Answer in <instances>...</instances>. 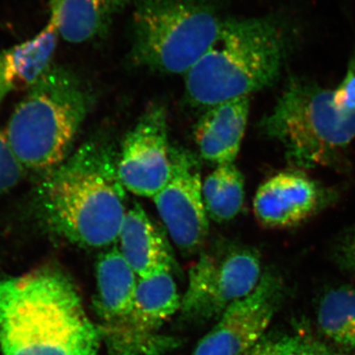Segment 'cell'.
<instances>
[{
  "label": "cell",
  "mask_w": 355,
  "mask_h": 355,
  "mask_svg": "<svg viewBox=\"0 0 355 355\" xmlns=\"http://www.w3.org/2000/svg\"><path fill=\"white\" fill-rule=\"evenodd\" d=\"M116 161L113 144L93 137L42 175L30 202L40 223L78 247L116 244L128 211Z\"/></svg>",
  "instance_id": "6da1fadb"
},
{
  "label": "cell",
  "mask_w": 355,
  "mask_h": 355,
  "mask_svg": "<svg viewBox=\"0 0 355 355\" xmlns=\"http://www.w3.org/2000/svg\"><path fill=\"white\" fill-rule=\"evenodd\" d=\"M102 338L62 270L0 279L1 355H99Z\"/></svg>",
  "instance_id": "7a4b0ae2"
},
{
  "label": "cell",
  "mask_w": 355,
  "mask_h": 355,
  "mask_svg": "<svg viewBox=\"0 0 355 355\" xmlns=\"http://www.w3.org/2000/svg\"><path fill=\"white\" fill-rule=\"evenodd\" d=\"M286 35L268 18L225 19L207 53L184 74L191 104L205 107L272 86L287 55Z\"/></svg>",
  "instance_id": "3957f363"
},
{
  "label": "cell",
  "mask_w": 355,
  "mask_h": 355,
  "mask_svg": "<svg viewBox=\"0 0 355 355\" xmlns=\"http://www.w3.org/2000/svg\"><path fill=\"white\" fill-rule=\"evenodd\" d=\"M91 104L83 81L62 67L51 64L28 89L4 130L27 171L42 176L67 160Z\"/></svg>",
  "instance_id": "277c9868"
},
{
  "label": "cell",
  "mask_w": 355,
  "mask_h": 355,
  "mask_svg": "<svg viewBox=\"0 0 355 355\" xmlns=\"http://www.w3.org/2000/svg\"><path fill=\"white\" fill-rule=\"evenodd\" d=\"M261 128L277 140L297 170L340 163L355 137V113L340 111L333 90L310 79L291 77Z\"/></svg>",
  "instance_id": "5b68a950"
},
{
  "label": "cell",
  "mask_w": 355,
  "mask_h": 355,
  "mask_svg": "<svg viewBox=\"0 0 355 355\" xmlns=\"http://www.w3.org/2000/svg\"><path fill=\"white\" fill-rule=\"evenodd\" d=\"M222 22L214 0H137L133 60L156 71L186 74L214 43Z\"/></svg>",
  "instance_id": "8992f818"
},
{
  "label": "cell",
  "mask_w": 355,
  "mask_h": 355,
  "mask_svg": "<svg viewBox=\"0 0 355 355\" xmlns=\"http://www.w3.org/2000/svg\"><path fill=\"white\" fill-rule=\"evenodd\" d=\"M261 277L260 254L253 248L227 245L203 252L189 272L180 306L183 319L193 324L218 319L229 306L250 295Z\"/></svg>",
  "instance_id": "52a82bcc"
},
{
  "label": "cell",
  "mask_w": 355,
  "mask_h": 355,
  "mask_svg": "<svg viewBox=\"0 0 355 355\" xmlns=\"http://www.w3.org/2000/svg\"><path fill=\"white\" fill-rule=\"evenodd\" d=\"M119 179L125 190L153 198L172 176L167 112L155 104L142 114L128 132L118 153Z\"/></svg>",
  "instance_id": "ba28073f"
},
{
  "label": "cell",
  "mask_w": 355,
  "mask_h": 355,
  "mask_svg": "<svg viewBox=\"0 0 355 355\" xmlns=\"http://www.w3.org/2000/svg\"><path fill=\"white\" fill-rule=\"evenodd\" d=\"M159 216L183 253L202 249L209 233L198 159L190 151L172 147V176L153 198Z\"/></svg>",
  "instance_id": "9c48e42d"
},
{
  "label": "cell",
  "mask_w": 355,
  "mask_h": 355,
  "mask_svg": "<svg viewBox=\"0 0 355 355\" xmlns=\"http://www.w3.org/2000/svg\"><path fill=\"white\" fill-rule=\"evenodd\" d=\"M282 296L284 286L279 277L263 273L256 289L222 313L191 355L244 354L266 336Z\"/></svg>",
  "instance_id": "30bf717a"
},
{
  "label": "cell",
  "mask_w": 355,
  "mask_h": 355,
  "mask_svg": "<svg viewBox=\"0 0 355 355\" xmlns=\"http://www.w3.org/2000/svg\"><path fill=\"white\" fill-rule=\"evenodd\" d=\"M338 195L300 170L280 172L261 184L254 200V216L268 228H291L336 202Z\"/></svg>",
  "instance_id": "8fae6325"
},
{
  "label": "cell",
  "mask_w": 355,
  "mask_h": 355,
  "mask_svg": "<svg viewBox=\"0 0 355 355\" xmlns=\"http://www.w3.org/2000/svg\"><path fill=\"white\" fill-rule=\"evenodd\" d=\"M180 306L181 299L170 270L139 279L132 313L118 338L108 347L110 354H137Z\"/></svg>",
  "instance_id": "7c38bea8"
},
{
  "label": "cell",
  "mask_w": 355,
  "mask_h": 355,
  "mask_svg": "<svg viewBox=\"0 0 355 355\" xmlns=\"http://www.w3.org/2000/svg\"><path fill=\"white\" fill-rule=\"evenodd\" d=\"M96 307L101 318L103 338L108 347L118 338L132 313L139 277L118 247L100 254L96 266Z\"/></svg>",
  "instance_id": "4fadbf2b"
},
{
  "label": "cell",
  "mask_w": 355,
  "mask_h": 355,
  "mask_svg": "<svg viewBox=\"0 0 355 355\" xmlns=\"http://www.w3.org/2000/svg\"><path fill=\"white\" fill-rule=\"evenodd\" d=\"M249 113L250 97L235 98L207 108L193 132L200 157L216 165L234 163Z\"/></svg>",
  "instance_id": "5bb4252c"
},
{
  "label": "cell",
  "mask_w": 355,
  "mask_h": 355,
  "mask_svg": "<svg viewBox=\"0 0 355 355\" xmlns=\"http://www.w3.org/2000/svg\"><path fill=\"white\" fill-rule=\"evenodd\" d=\"M119 250L139 279L174 268L168 240L139 203L128 209L118 238Z\"/></svg>",
  "instance_id": "9a60e30c"
},
{
  "label": "cell",
  "mask_w": 355,
  "mask_h": 355,
  "mask_svg": "<svg viewBox=\"0 0 355 355\" xmlns=\"http://www.w3.org/2000/svg\"><path fill=\"white\" fill-rule=\"evenodd\" d=\"M58 37L49 21L36 36L0 51V105L13 92L28 90L51 67Z\"/></svg>",
  "instance_id": "2e32d148"
},
{
  "label": "cell",
  "mask_w": 355,
  "mask_h": 355,
  "mask_svg": "<svg viewBox=\"0 0 355 355\" xmlns=\"http://www.w3.org/2000/svg\"><path fill=\"white\" fill-rule=\"evenodd\" d=\"M132 0H51L50 21L58 35L71 44L104 36L114 18Z\"/></svg>",
  "instance_id": "e0dca14e"
},
{
  "label": "cell",
  "mask_w": 355,
  "mask_h": 355,
  "mask_svg": "<svg viewBox=\"0 0 355 355\" xmlns=\"http://www.w3.org/2000/svg\"><path fill=\"white\" fill-rule=\"evenodd\" d=\"M202 198L207 216L217 223L233 220L241 212L245 182L234 163L217 165L202 182Z\"/></svg>",
  "instance_id": "ac0fdd59"
},
{
  "label": "cell",
  "mask_w": 355,
  "mask_h": 355,
  "mask_svg": "<svg viewBox=\"0 0 355 355\" xmlns=\"http://www.w3.org/2000/svg\"><path fill=\"white\" fill-rule=\"evenodd\" d=\"M317 320L320 330L331 342L355 349V287L340 286L324 294Z\"/></svg>",
  "instance_id": "d6986e66"
},
{
  "label": "cell",
  "mask_w": 355,
  "mask_h": 355,
  "mask_svg": "<svg viewBox=\"0 0 355 355\" xmlns=\"http://www.w3.org/2000/svg\"><path fill=\"white\" fill-rule=\"evenodd\" d=\"M27 172L11 148L6 130H0V197L17 187Z\"/></svg>",
  "instance_id": "ffe728a7"
},
{
  "label": "cell",
  "mask_w": 355,
  "mask_h": 355,
  "mask_svg": "<svg viewBox=\"0 0 355 355\" xmlns=\"http://www.w3.org/2000/svg\"><path fill=\"white\" fill-rule=\"evenodd\" d=\"M284 355H336L311 336H284Z\"/></svg>",
  "instance_id": "44dd1931"
},
{
  "label": "cell",
  "mask_w": 355,
  "mask_h": 355,
  "mask_svg": "<svg viewBox=\"0 0 355 355\" xmlns=\"http://www.w3.org/2000/svg\"><path fill=\"white\" fill-rule=\"evenodd\" d=\"M333 102L345 113H355V58L349 62L342 83L333 90Z\"/></svg>",
  "instance_id": "7402d4cb"
},
{
  "label": "cell",
  "mask_w": 355,
  "mask_h": 355,
  "mask_svg": "<svg viewBox=\"0 0 355 355\" xmlns=\"http://www.w3.org/2000/svg\"><path fill=\"white\" fill-rule=\"evenodd\" d=\"M333 254L340 268L355 273V225L338 238L334 245Z\"/></svg>",
  "instance_id": "603a6c76"
},
{
  "label": "cell",
  "mask_w": 355,
  "mask_h": 355,
  "mask_svg": "<svg viewBox=\"0 0 355 355\" xmlns=\"http://www.w3.org/2000/svg\"><path fill=\"white\" fill-rule=\"evenodd\" d=\"M243 355H284V336L272 338L265 336Z\"/></svg>",
  "instance_id": "cb8c5ba5"
}]
</instances>
